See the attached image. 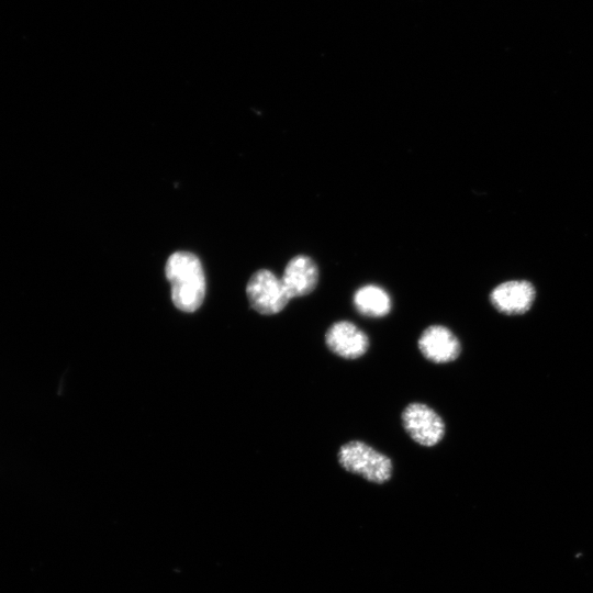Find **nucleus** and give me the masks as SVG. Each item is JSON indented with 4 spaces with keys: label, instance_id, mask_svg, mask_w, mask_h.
Returning <instances> with one entry per match:
<instances>
[{
    "label": "nucleus",
    "instance_id": "1",
    "mask_svg": "<svg viewBox=\"0 0 593 593\" xmlns=\"http://www.w3.org/2000/svg\"><path fill=\"white\" fill-rule=\"evenodd\" d=\"M165 275L174 305L182 312L197 311L203 303L206 287L199 257L191 251L172 253L166 261Z\"/></svg>",
    "mask_w": 593,
    "mask_h": 593
},
{
    "label": "nucleus",
    "instance_id": "5",
    "mask_svg": "<svg viewBox=\"0 0 593 593\" xmlns=\"http://www.w3.org/2000/svg\"><path fill=\"white\" fill-rule=\"evenodd\" d=\"M327 348L338 357L357 359L369 348L368 335L350 321H337L325 333Z\"/></svg>",
    "mask_w": 593,
    "mask_h": 593
},
{
    "label": "nucleus",
    "instance_id": "3",
    "mask_svg": "<svg viewBox=\"0 0 593 593\" xmlns=\"http://www.w3.org/2000/svg\"><path fill=\"white\" fill-rule=\"evenodd\" d=\"M246 294L251 307L264 315L281 312L291 300L281 278L268 269H259L250 276Z\"/></svg>",
    "mask_w": 593,
    "mask_h": 593
},
{
    "label": "nucleus",
    "instance_id": "6",
    "mask_svg": "<svg viewBox=\"0 0 593 593\" xmlns=\"http://www.w3.org/2000/svg\"><path fill=\"white\" fill-rule=\"evenodd\" d=\"M421 354L433 363L455 361L461 351L458 337L444 325L426 327L417 340Z\"/></svg>",
    "mask_w": 593,
    "mask_h": 593
},
{
    "label": "nucleus",
    "instance_id": "4",
    "mask_svg": "<svg viewBox=\"0 0 593 593\" xmlns=\"http://www.w3.org/2000/svg\"><path fill=\"white\" fill-rule=\"evenodd\" d=\"M401 421L407 435L421 446L433 447L444 438V419L424 403L407 404L401 414Z\"/></svg>",
    "mask_w": 593,
    "mask_h": 593
},
{
    "label": "nucleus",
    "instance_id": "2",
    "mask_svg": "<svg viewBox=\"0 0 593 593\" xmlns=\"http://www.w3.org/2000/svg\"><path fill=\"white\" fill-rule=\"evenodd\" d=\"M339 466L347 472L356 474L374 484H384L392 478L391 459L361 440L343 444L337 452Z\"/></svg>",
    "mask_w": 593,
    "mask_h": 593
},
{
    "label": "nucleus",
    "instance_id": "8",
    "mask_svg": "<svg viewBox=\"0 0 593 593\" xmlns=\"http://www.w3.org/2000/svg\"><path fill=\"white\" fill-rule=\"evenodd\" d=\"M281 281L290 299L307 295L318 282L317 265L306 255H296L288 261Z\"/></svg>",
    "mask_w": 593,
    "mask_h": 593
},
{
    "label": "nucleus",
    "instance_id": "7",
    "mask_svg": "<svg viewBox=\"0 0 593 593\" xmlns=\"http://www.w3.org/2000/svg\"><path fill=\"white\" fill-rule=\"evenodd\" d=\"M535 295V289L528 281L511 280L497 284L491 291L490 302L503 314L517 315L532 307Z\"/></svg>",
    "mask_w": 593,
    "mask_h": 593
},
{
    "label": "nucleus",
    "instance_id": "9",
    "mask_svg": "<svg viewBox=\"0 0 593 593\" xmlns=\"http://www.w3.org/2000/svg\"><path fill=\"white\" fill-rule=\"evenodd\" d=\"M353 303L359 314L370 318L387 316L392 309L390 294L380 286L366 284L358 288Z\"/></svg>",
    "mask_w": 593,
    "mask_h": 593
}]
</instances>
